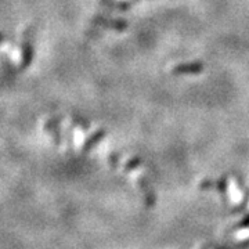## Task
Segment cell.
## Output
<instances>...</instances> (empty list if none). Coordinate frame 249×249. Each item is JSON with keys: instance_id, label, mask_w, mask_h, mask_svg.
I'll return each mask as SVG.
<instances>
[{"instance_id": "6da1fadb", "label": "cell", "mask_w": 249, "mask_h": 249, "mask_svg": "<svg viewBox=\"0 0 249 249\" xmlns=\"http://www.w3.org/2000/svg\"><path fill=\"white\" fill-rule=\"evenodd\" d=\"M204 71V64L202 62H184L178 64L173 68L175 75H188V73H199Z\"/></svg>"}, {"instance_id": "7a4b0ae2", "label": "cell", "mask_w": 249, "mask_h": 249, "mask_svg": "<svg viewBox=\"0 0 249 249\" xmlns=\"http://www.w3.org/2000/svg\"><path fill=\"white\" fill-rule=\"evenodd\" d=\"M98 21H101V24L104 27L114 28L118 31H124L127 28V22L124 19H107V18H98Z\"/></svg>"}, {"instance_id": "3957f363", "label": "cell", "mask_w": 249, "mask_h": 249, "mask_svg": "<svg viewBox=\"0 0 249 249\" xmlns=\"http://www.w3.org/2000/svg\"><path fill=\"white\" fill-rule=\"evenodd\" d=\"M104 4H107L109 7H115V9L121 10H127L130 9V3L127 1H111V0H103Z\"/></svg>"}]
</instances>
